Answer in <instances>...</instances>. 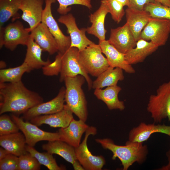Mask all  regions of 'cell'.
Returning <instances> with one entry per match:
<instances>
[{"label": "cell", "mask_w": 170, "mask_h": 170, "mask_svg": "<svg viewBox=\"0 0 170 170\" xmlns=\"http://www.w3.org/2000/svg\"><path fill=\"white\" fill-rule=\"evenodd\" d=\"M0 114L7 112L20 114L43 102L39 94L31 91L22 81L0 82Z\"/></svg>", "instance_id": "cell-1"}, {"label": "cell", "mask_w": 170, "mask_h": 170, "mask_svg": "<svg viewBox=\"0 0 170 170\" xmlns=\"http://www.w3.org/2000/svg\"><path fill=\"white\" fill-rule=\"evenodd\" d=\"M95 141L105 149H108L113 153L112 160L118 158L121 162L123 170H127L134 163L143 164L146 160L148 150L146 145L143 143L127 141L124 145L115 144L110 139H97Z\"/></svg>", "instance_id": "cell-2"}, {"label": "cell", "mask_w": 170, "mask_h": 170, "mask_svg": "<svg viewBox=\"0 0 170 170\" xmlns=\"http://www.w3.org/2000/svg\"><path fill=\"white\" fill-rule=\"evenodd\" d=\"M86 79L82 76L65 78V101L66 105L79 119L84 122L88 116L87 102L82 87Z\"/></svg>", "instance_id": "cell-3"}, {"label": "cell", "mask_w": 170, "mask_h": 170, "mask_svg": "<svg viewBox=\"0 0 170 170\" xmlns=\"http://www.w3.org/2000/svg\"><path fill=\"white\" fill-rule=\"evenodd\" d=\"M147 109L154 123L167 118L170 122V79L159 86L156 94L150 96Z\"/></svg>", "instance_id": "cell-4"}, {"label": "cell", "mask_w": 170, "mask_h": 170, "mask_svg": "<svg viewBox=\"0 0 170 170\" xmlns=\"http://www.w3.org/2000/svg\"><path fill=\"white\" fill-rule=\"evenodd\" d=\"M98 44H91L79 51L78 60L85 71L92 76L97 77L109 66Z\"/></svg>", "instance_id": "cell-5"}, {"label": "cell", "mask_w": 170, "mask_h": 170, "mask_svg": "<svg viewBox=\"0 0 170 170\" xmlns=\"http://www.w3.org/2000/svg\"><path fill=\"white\" fill-rule=\"evenodd\" d=\"M30 32L29 28H25L22 23L19 20L0 28V48L4 46L13 51L18 45L26 46Z\"/></svg>", "instance_id": "cell-6"}, {"label": "cell", "mask_w": 170, "mask_h": 170, "mask_svg": "<svg viewBox=\"0 0 170 170\" xmlns=\"http://www.w3.org/2000/svg\"><path fill=\"white\" fill-rule=\"evenodd\" d=\"M78 53V49L74 47H71L65 52L62 53V68L60 81L62 82L66 77L81 75L85 79L88 88L90 90L92 88L93 82L79 62Z\"/></svg>", "instance_id": "cell-7"}, {"label": "cell", "mask_w": 170, "mask_h": 170, "mask_svg": "<svg viewBox=\"0 0 170 170\" xmlns=\"http://www.w3.org/2000/svg\"><path fill=\"white\" fill-rule=\"evenodd\" d=\"M11 118L24 135L26 144L29 146L33 147L37 143L42 141L60 140L58 132L51 133L44 131L30 122L24 121L22 118L14 114L11 115Z\"/></svg>", "instance_id": "cell-8"}, {"label": "cell", "mask_w": 170, "mask_h": 170, "mask_svg": "<svg viewBox=\"0 0 170 170\" xmlns=\"http://www.w3.org/2000/svg\"><path fill=\"white\" fill-rule=\"evenodd\" d=\"M170 33V20L151 17L142 30L140 39L150 40L159 47L165 44Z\"/></svg>", "instance_id": "cell-9"}, {"label": "cell", "mask_w": 170, "mask_h": 170, "mask_svg": "<svg viewBox=\"0 0 170 170\" xmlns=\"http://www.w3.org/2000/svg\"><path fill=\"white\" fill-rule=\"evenodd\" d=\"M96 133V128L89 126L85 132V137L82 143L75 148L77 159L85 170H101L105 163V159L103 156L93 155L88 148L87 142L89 136Z\"/></svg>", "instance_id": "cell-10"}, {"label": "cell", "mask_w": 170, "mask_h": 170, "mask_svg": "<svg viewBox=\"0 0 170 170\" xmlns=\"http://www.w3.org/2000/svg\"><path fill=\"white\" fill-rule=\"evenodd\" d=\"M55 1L45 0V6L43 11L41 22L47 26L55 38L58 44V52L64 53L70 48L71 40L70 36H66L63 33L53 16L51 5Z\"/></svg>", "instance_id": "cell-11"}, {"label": "cell", "mask_w": 170, "mask_h": 170, "mask_svg": "<svg viewBox=\"0 0 170 170\" xmlns=\"http://www.w3.org/2000/svg\"><path fill=\"white\" fill-rule=\"evenodd\" d=\"M58 21L64 25L67 28V33L70 35L71 40L70 47L76 48L80 51L94 43L86 37V28L80 29L78 28L75 18L71 14L61 15L58 19Z\"/></svg>", "instance_id": "cell-12"}, {"label": "cell", "mask_w": 170, "mask_h": 170, "mask_svg": "<svg viewBox=\"0 0 170 170\" xmlns=\"http://www.w3.org/2000/svg\"><path fill=\"white\" fill-rule=\"evenodd\" d=\"M65 88L62 87L57 95L53 99L41 103L30 109L23 115L22 118L26 121L41 115H49L58 112L64 108L65 101Z\"/></svg>", "instance_id": "cell-13"}, {"label": "cell", "mask_w": 170, "mask_h": 170, "mask_svg": "<svg viewBox=\"0 0 170 170\" xmlns=\"http://www.w3.org/2000/svg\"><path fill=\"white\" fill-rule=\"evenodd\" d=\"M108 41L118 51L124 54L134 48L137 42L126 23L122 26L111 29Z\"/></svg>", "instance_id": "cell-14"}, {"label": "cell", "mask_w": 170, "mask_h": 170, "mask_svg": "<svg viewBox=\"0 0 170 170\" xmlns=\"http://www.w3.org/2000/svg\"><path fill=\"white\" fill-rule=\"evenodd\" d=\"M73 113L68 106L65 104L63 109L58 112L36 116L31 118L30 121L38 127L46 124L52 127L65 128L74 118Z\"/></svg>", "instance_id": "cell-15"}, {"label": "cell", "mask_w": 170, "mask_h": 170, "mask_svg": "<svg viewBox=\"0 0 170 170\" xmlns=\"http://www.w3.org/2000/svg\"><path fill=\"white\" fill-rule=\"evenodd\" d=\"M156 133H164L170 137V126L164 124H156L154 123L147 124L144 122H141L130 131L128 140L143 143L147 140L152 134Z\"/></svg>", "instance_id": "cell-16"}, {"label": "cell", "mask_w": 170, "mask_h": 170, "mask_svg": "<svg viewBox=\"0 0 170 170\" xmlns=\"http://www.w3.org/2000/svg\"><path fill=\"white\" fill-rule=\"evenodd\" d=\"M43 0H22L19 9L22 19L27 22L31 31L41 22Z\"/></svg>", "instance_id": "cell-17"}, {"label": "cell", "mask_w": 170, "mask_h": 170, "mask_svg": "<svg viewBox=\"0 0 170 170\" xmlns=\"http://www.w3.org/2000/svg\"><path fill=\"white\" fill-rule=\"evenodd\" d=\"M85 122L74 118L69 125L65 128H61L58 132L60 140L65 142L74 148L80 144L82 135L89 127Z\"/></svg>", "instance_id": "cell-18"}, {"label": "cell", "mask_w": 170, "mask_h": 170, "mask_svg": "<svg viewBox=\"0 0 170 170\" xmlns=\"http://www.w3.org/2000/svg\"><path fill=\"white\" fill-rule=\"evenodd\" d=\"M30 35L43 51L50 55L58 52L57 42L44 23L41 22L31 30Z\"/></svg>", "instance_id": "cell-19"}, {"label": "cell", "mask_w": 170, "mask_h": 170, "mask_svg": "<svg viewBox=\"0 0 170 170\" xmlns=\"http://www.w3.org/2000/svg\"><path fill=\"white\" fill-rule=\"evenodd\" d=\"M102 52L105 54L110 66L119 67L126 72L132 74L135 70L132 65L128 64L126 60L125 54L122 53L110 44L108 40L99 42Z\"/></svg>", "instance_id": "cell-20"}, {"label": "cell", "mask_w": 170, "mask_h": 170, "mask_svg": "<svg viewBox=\"0 0 170 170\" xmlns=\"http://www.w3.org/2000/svg\"><path fill=\"white\" fill-rule=\"evenodd\" d=\"M125 13L126 23L137 42L141 33L151 17L149 13L143 10H139L128 8Z\"/></svg>", "instance_id": "cell-21"}, {"label": "cell", "mask_w": 170, "mask_h": 170, "mask_svg": "<svg viewBox=\"0 0 170 170\" xmlns=\"http://www.w3.org/2000/svg\"><path fill=\"white\" fill-rule=\"evenodd\" d=\"M159 47L151 41L139 39L136 46L125 54L127 62L132 65L143 62L146 58L156 51Z\"/></svg>", "instance_id": "cell-22"}, {"label": "cell", "mask_w": 170, "mask_h": 170, "mask_svg": "<svg viewBox=\"0 0 170 170\" xmlns=\"http://www.w3.org/2000/svg\"><path fill=\"white\" fill-rule=\"evenodd\" d=\"M109 11L105 4L101 2L99 8L89 16L91 26L87 27V32L94 36L99 40V42L105 40L107 31L105 28V18Z\"/></svg>", "instance_id": "cell-23"}, {"label": "cell", "mask_w": 170, "mask_h": 170, "mask_svg": "<svg viewBox=\"0 0 170 170\" xmlns=\"http://www.w3.org/2000/svg\"><path fill=\"white\" fill-rule=\"evenodd\" d=\"M26 142L23 134L21 132L0 136V145L11 154L20 156L27 153Z\"/></svg>", "instance_id": "cell-24"}, {"label": "cell", "mask_w": 170, "mask_h": 170, "mask_svg": "<svg viewBox=\"0 0 170 170\" xmlns=\"http://www.w3.org/2000/svg\"><path fill=\"white\" fill-rule=\"evenodd\" d=\"M122 88L117 85L107 87L105 89H96L94 94L99 99L104 102L110 110L118 109L123 110L125 108L124 102L119 100L118 94Z\"/></svg>", "instance_id": "cell-25"}, {"label": "cell", "mask_w": 170, "mask_h": 170, "mask_svg": "<svg viewBox=\"0 0 170 170\" xmlns=\"http://www.w3.org/2000/svg\"><path fill=\"white\" fill-rule=\"evenodd\" d=\"M42 148L51 154L59 155L72 164L77 160L75 148L60 140L48 141L42 145Z\"/></svg>", "instance_id": "cell-26"}, {"label": "cell", "mask_w": 170, "mask_h": 170, "mask_svg": "<svg viewBox=\"0 0 170 170\" xmlns=\"http://www.w3.org/2000/svg\"><path fill=\"white\" fill-rule=\"evenodd\" d=\"M26 46V52L24 62L33 70L40 69L51 62L48 59L47 61L42 59V49L31 35Z\"/></svg>", "instance_id": "cell-27"}, {"label": "cell", "mask_w": 170, "mask_h": 170, "mask_svg": "<svg viewBox=\"0 0 170 170\" xmlns=\"http://www.w3.org/2000/svg\"><path fill=\"white\" fill-rule=\"evenodd\" d=\"M123 70L119 67L109 66L93 82V89H102L105 87L116 85L119 81L124 78Z\"/></svg>", "instance_id": "cell-28"}, {"label": "cell", "mask_w": 170, "mask_h": 170, "mask_svg": "<svg viewBox=\"0 0 170 170\" xmlns=\"http://www.w3.org/2000/svg\"><path fill=\"white\" fill-rule=\"evenodd\" d=\"M22 0H0V28L11 18H20L18 11Z\"/></svg>", "instance_id": "cell-29"}, {"label": "cell", "mask_w": 170, "mask_h": 170, "mask_svg": "<svg viewBox=\"0 0 170 170\" xmlns=\"http://www.w3.org/2000/svg\"><path fill=\"white\" fill-rule=\"evenodd\" d=\"M33 69L24 62L15 67L0 70V82H16L21 81L23 74L30 72Z\"/></svg>", "instance_id": "cell-30"}, {"label": "cell", "mask_w": 170, "mask_h": 170, "mask_svg": "<svg viewBox=\"0 0 170 170\" xmlns=\"http://www.w3.org/2000/svg\"><path fill=\"white\" fill-rule=\"evenodd\" d=\"M26 151L34 157L40 163L46 167L50 170H61L65 169L64 167L58 166L53 154L48 152L41 153L36 150L33 147L26 145Z\"/></svg>", "instance_id": "cell-31"}, {"label": "cell", "mask_w": 170, "mask_h": 170, "mask_svg": "<svg viewBox=\"0 0 170 170\" xmlns=\"http://www.w3.org/2000/svg\"><path fill=\"white\" fill-rule=\"evenodd\" d=\"M144 10L148 12L151 17L170 21V7L157 3H150L144 6Z\"/></svg>", "instance_id": "cell-32"}, {"label": "cell", "mask_w": 170, "mask_h": 170, "mask_svg": "<svg viewBox=\"0 0 170 170\" xmlns=\"http://www.w3.org/2000/svg\"><path fill=\"white\" fill-rule=\"evenodd\" d=\"M106 6L114 20L118 23L125 14L123 6L116 0H101Z\"/></svg>", "instance_id": "cell-33"}, {"label": "cell", "mask_w": 170, "mask_h": 170, "mask_svg": "<svg viewBox=\"0 0 170 170\" xmlns=\"http://www.w3.org/2000/svg\"><path fill=\"white\" fill-rule=\"evenodd\" d=\"M19 170H39L41 164L37 160L27 152L18 158Z\"/></svg>", "instance_id": "cell-34"}, {"label": "cell", "mask_w": 170, "mask_h": 170, "mask_svg": "<svg viewBox=\"0 0 170 170\" xmlns=\"http://www.w3.org/2000/svg\"><path fill=\"white\" fill-rule=\"evenodd\" d=\"M18 127L9 116L1 115L0 117V136L19 132Z\"/></svg>", "instance_id": "cell-35"}, {"label": "cell", "mask_w": 170, "mask_h": 170, "mask_svg": "<svg viewBox=\"0 0 170 170\" xmlns=\"http://www.w3.org/2000/svg\"><path fill=\"white\" fill-rule=\"evenodd\" d=\"M59 3V7L57 12L60 14L65 15L71 10V8L68 7L74 4L80 5L85 6L89 9L92 8L91 0H56Z\"/></svg>", "instance_id": "cell-36"}, {"label": "cell", "mask_w": 170, "mask_h": 170, "mask_svg": "<svg viewBox=\"0 0 170 170\" xmlns=\"http://www.w3.org/2000/svg\"><path fill=\"white\" fill-rule=\"evenodd\" d=\"M62 53L58 52L55 60L42 68L43 74L47 76H57L60 73L62 68Z\"/></svg>", "instance_id": "cell-37"}, {"label": "cell", "mask_w": 170, "mask_h": 170, "mask_svg": "<svg viewBox=\"0 0 170 170\" xmlns=\"http://www.w3.org/2000/svg\"><path fill=\"white\" fill-rule=\"evenodd\" d=\"M18 158L12 154H9L0 160V170H19Z\"/></svg>", "instance_id": "cell-38"}, {"label": "cell", "mask_w": 170, "mask_h": 170, "mask_svg": "<svg viewBox=\"0 0 170 170\" xmlns=\"http://www.w3.org/2000/svg\"><path fill=\"white\" fill-rule=\"evenodd\" d=\"M154 3H156L154 0H129V5L128 8L143 10L146 4Z\"/></svg>", "instance_id": "cell-39"}, {"label": "cell", "mask_w": 170, "mask_h": 170, "mask_svg": "<svg viewBox=\"0 0 170 170\" xmlns=\"http://www.w3.org/2000/svg\"><path fill=\"white\" fill-rule=\"evenodd\" d=\"M166 155L167 158L168 163L159 168V170H170V149L167 152Z\"/></svg>", "instance_id": "cell-40"}, {"label": "cell", "mask_w": 170, "mask_h": 170, "mask_svg": "<svg viewBox=\"0 0 170 170\" xmlns=\"http://www.w3.org/2000/svg\"><path fill=\"white\" fill-rule=\"evenodd\" d=\"M72 165H73L74 169L75 170H85L83 166L77 160L75 161Z\"/></svg>", "instance_id": "cell-41"}, {"label": "cell", "mask_w": 170, "mask_h": 170, "mask_svg": "<svg viewBox=\"0 0 170 170\" xmlns=\"http://www.w3.org/2000/svg\"><path fill=\"white\" fill-rule=\"evenodd\" d=\"M10 153L8 151L4 149L2 147L0 148V160H1Z\"/></svg>", "instance_id": "cell-42"}, {"label": "cell", "mask_w": 170, "mask_h": 170, "mask_svg": "<svg viewBox=\"0 0 170 170\" xmlns=\"http://www.w3.org/2000/svg\"><path fill=\"white\" fill-rule=\"evenodd\" d=\"M156 3H160L163 5L170 7V0H154Z\"/></svg>", "instance_id": "cell-43"}, {"label": "cell", "mask_w": 170, "mask_h": 170, "mask_svg": "<svg viewBox=\"0 0 170 170\" xmlns=\"http://www.w3.org/2000/svg\"><path fill=\"white\" fill-rule=\"evenodd\" d=\"M121 3L123 6H126L128 7L129 5V0H116Z\"/></svg>", "instance_id": "cell-44"}, {"label": "cell", "mask_w": 170, "mask_h": 170, "mask_svg": "<svg viewBox=\"0 0 170 170\" xmlns=\"http://www.w3.org/2000/svg\"><path fill=\"white\" fill-rule=\"evenodd\" d=\"M0 68H2L1 69H2L3 68L5 67L6 66V65L5 62L3 61H1L0 62Z\"/></svg>", "instance_id": "cell-45"}]
</instances>
